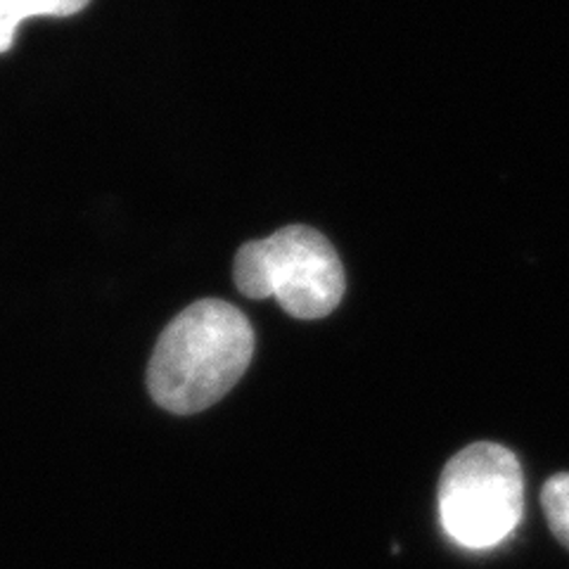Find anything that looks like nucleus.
Returning <instances> with one entry per match:
<instances>
[{"instance_id":"1","label":"nucleus","mask_w":569,"mask_h":569,"mask_svg":"<svg viewBox=\"0 0 569 569\" xmlns=\"http://www.w3.org/2000/svg\"><path fill=\"white\" fill-rule=\"evenodd\" d=\"M252 353L254 330L247 316L228 301L200 299L159 335L148 391L169 413H200L238 385Z\"/></svg>"},{"instance_id":"2","label":"nucleus","mask_w":569,"mask_h":569,"mask_svg":"<svg viewBox=\"0 0 569 569\" xmlns=\"http://www.w3.org/2000/svg\"><path fill=\"white\" fill-rule=\"evenodd\" d=\"M233 280L247 299L273 297L297 320L330 316L345 297V269L332 242L309 226H288L247 242L236 254Z\"/></svg>"},{"instance_id":"3","label":"nucleus","mask_w":569,"mask_h":569,"mask_svg":"<svg viewBox=\"0 0 569 569\" xmlns=\"http://www.w3.org/2000/svg\"><path fill=\"white\" fill-rule=\"evenodd\" d=\"M439 522L470 550L506 541L525 510V475L518 456L493 441L456 453L439 477Z\"/></svg>"},{"instance_id":"4","label":"nucleus","mask_w":569,"mask_h":569,"mask_svg":"<svg viewBox=\"0 0 569 569\" xmlns=\"http://www.w3.org/2000/svg\"><path fill=\"white\" fill-rule=\"evenodd\" d=\"M91 0H0V56L14 43L17 27L31 17H69Z\"/></svg>"},{"instance_id":"5","label":"nucleus","mask_w":569,"mask_h":569,"mask_svg":"<svg viewBox=\"0 0 569 569\" xmlns=\"http://www.w3.org/2000/svg\"><path fill=\"white\" fill-rule=\"evenodd\" d=\"M541 508L550 531L569 550V472H558L543 485Z\"/></svg>"}]
</instances>
